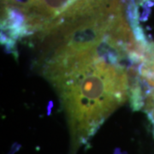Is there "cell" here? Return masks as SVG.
<instances>
[{
	"label": "cell",
	"instance_id": "obj_1",
	"mask_svg": "<svg viewBox=\"0 0 154 154\" xmlns=\"http://www.w3.org/2000/svg\"><path fill=\"white\" fill-rule=\"evenodd\" d=\"M132 38L128 26L106 23L56 42L45 75L64 108L74 148L87 142L127 99L128 75L122 62Z\"/></svg>",
	"mask_w": 154,
	"mask_h": 154
},
{
	"label": "cell",
	"instance_id": "obj_2",
	"mask_svg": "<svg viewBox=\"0 0 154 154\" xmlns=\"http://www.w3.org/2000/svg\"><path fill=\"white\" fill-rule=\"evenodd\" d=\"M4 27L12 38L57 41L123 12L120 0H3Z\"/></svg>",
	"mask_w": 154,
	"mask_h": 154
}]
</instances>
